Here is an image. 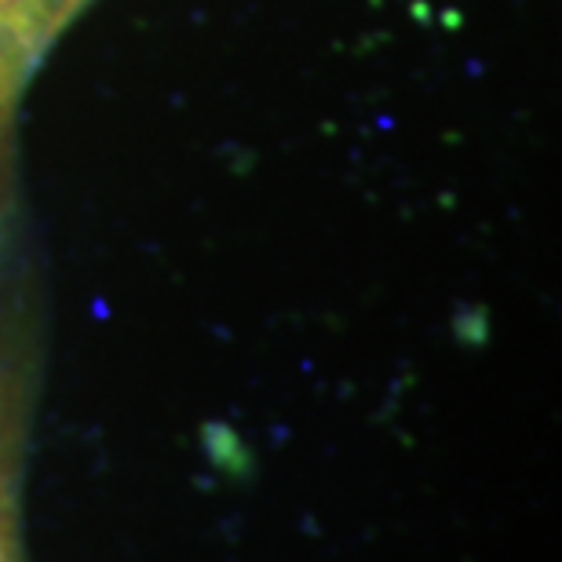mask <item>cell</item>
<instances>
[{
  "mask_svg": "<svg viewBox=\"0 0 562 562\" xmlns=\"http://www.w3.org/2000/svg\"><path fill=\"white\" fill-rule=\"evenodd\" d=\"M19 406L0 373V562H19Z\"/></svg>",
  "mask_w": 562,
  "mask_h": 562,
  "instance_id": "1",
  "label": "cell"
},
{
  "mask_svg": "<svg viewBox=\"0 0 562 562\" xmlns=\"http://www.w3.org/2000/svg\"><path fill=\"white\" fill-rule=\"evenodd\" d=\"M41 4L44 0H0V33L22 30L33 15H37Z\"/></svg>",
  "mask_w": 562,
  "mask_h": 562,
  "instance_id": "2",
  "label": "cell"
}]
</instances>
